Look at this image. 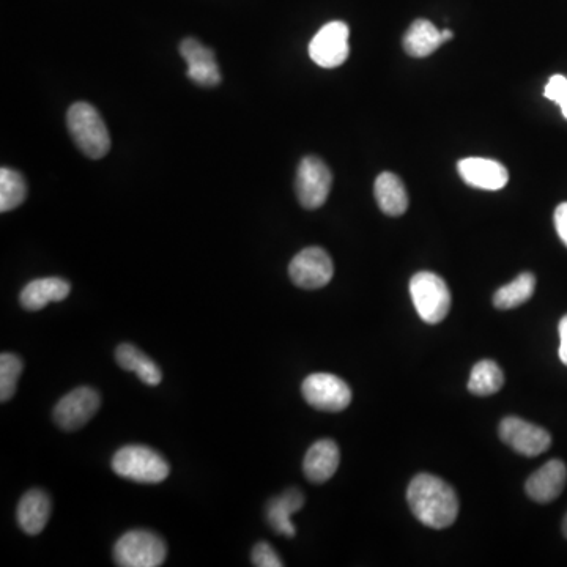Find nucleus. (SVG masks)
<instances>
[{
    "mask_svg": "<svg viewBox=\"0 0 567 567\" xmlns=\"http://www.w3.org/2000/svg\"><path fill=\"white\" fill-rule=\"evenodd\" d=\"M21 372H23V360L13 353H2L0 356V401L8 402L15 396Z\"/></svg>",
    "mask_w": 567,
    "mask_h": 567,
    "instance_id": "obj_25",
    "label": "nucleus"
},
{
    "mask_svg": "<svg viewBox=\"0 0 567 567\" xmlns=\"http://www.w3.org/2000/svg\"><path fill=\"white\" fill-rule=\"evenodd\" d=\"M407 501L413 516L434 530L451 527L459 514V498L453 487L429 473H421L410 482Z\"/></svg>",
    "mask_w": 567,
    "mask_h": 567,
    "instance_id": "obj_1",
    "label": "nucleus"
},
{
    "mask_svg": "<svg viewBox=\"0 0 567 567\" xmlns=\"http://www.w3.org/2000/svg\"><path fill=\"white\" fill-rule=\"evenodd\" d=\"M457 171L462 180L473 188L498 191L508 185V171L498 161L487 158H465L457 164Z\"/></svg>",
    "mask_w": 567,
    "mask_h": 567,
    "instance_id": "obj_13",
    "label": "nucleus"
},
{
    "mask_svg": "<svg viewBox=\"0 0 567 567\" xmlns=\"http://www.w3.org/2000/svg\"><path fill=\"white\" fill-rule=\"evenodd\" d=\"M301 393L311 407L322 412H342L352 402L350 386L327 372L309 375L301 385Z\"/></svg>",
    "mask_w": 567,
    "mask_h": 567,
    "instance_id": "obj_6",
    "label": "nucleus"
},
{
    "mask_svg": "<svg viewBox=\"0 0 567 567\" xmlns=\"http://www.w3.org/2000/svg\"><path fill=\"white\" fill-rule=\"evenodd\" d=\"M27 185L19 172L2 167L0 169V212H12L26 201Z\"/></svg>",
    "mask_w": 567,
    "mask_h": 567,
    "instance_id": "obj_24",
    "label": "nucleus"
},
{
    "mask_svg": "<svg viewBox=\"0 0 567 567\" xmlns=\"http://www.w3.org/2000/svg\"><path fill=\"white\" fill-rule=\"evenodd\" d=\"M560 360L567 366V315H564L560 322Z\"/></svg>",
    "mask_w": 567,
    "mask_h": 567,
    "instance_id": "obj_29",
    "label": "nucleus"
},
{
    "mask_svg": "<svg viewBox=\"0 0 567 567\" xmlns=\"http://www.w3.org/2000/svg\"><path fill=\"white\" fill-rule=\"evenodd\" d=\"M563 533H564V536H566V538H567V514H566V517H564V520H563Z\"/></svg>",
    "mask_w": 567,
    "mask_h": 567,
    "instance_id": "obj_31",
    "label": "nucleus"
},
{
    "mask_svg": "<svg viewBox=\"0 0 567 567\" xmlns=\"http://www.w3.org/2000/svg\"><path fill=\"white\" fill-rule=\"evenodd\" d=\"M166 555V544L152 531H128L114 547L115 564L120 567H158Z\"/></svg>",
    "mask_w": 567,
    "mask_h": 567,
    "instance_id": "obj_5",
    "label": "nucleus"
},
{
    "mask_svg": "<svg viewBox=\"0 0 567 567\" xmlns=\"http://www.w3.org/2000/svg\"><path fill=\"white\" fill-rule=\"evenodd\" d=\"M251 560L252 564L257 567L284 566L278 553H276L275 549H273L270 544H267V542H259V544L252 549Z\"/></svg>",
    "mask_w": 567,
    "mask_h": 567,
    "instance_id": "obj_27",
    "label": "nucleus"
},
{
    "mask_svg": "<svg viewBox=\"0 0 567 567\" xmlns=\"http://www.w3.org/2000/svg\"><path fill=\"white\" fill-rule=\"evenodd\" d=\"M333 175L327 164L317 156H306L298 166L297 196L300 204L308 210L322 207L330 196Z\"/></svg>",
    "mask_w": 567,
    "mask_h": 567,
    "instance_id": "obj_7",
    "label": "nucleus"
},
{
    "mask_svg": "<svg viewBox=\"0 0 567 567\" xmlns=\"http://www.w3.org/2000/svg\"><path fill=\"white\" fill-rule=\"evenodd\" d=\"M68 131L84 155L100 160L111 150V136L100 112L92 104H73L67 114Z\"/></svg>",
    "mask_w": 567,
    "mask_h": 567,
    "instance_id": "obj_2",
    "label": "nucleus"
},
{
    "mask_svg": "<svg viewBox=\"0 0 567 567\" xmlns=\"http://www.w3.org/2000/svg\"><path fill=\"white\" fill-rule=\"evenodd\" d=\"M443 43H446V41L443 35H441V30H438L427 19L415 21L404 37L405 52H407L408 56L418 57V59L430 56Z\"/></svg>",
    "mask_w": 567,
    "mask_h": 567,
    "instance_id": "obj_20",
    "label": "nucleus"
},
{
    "mask_svg": "<svg viewBox=\"0 0 567 567\" xmlns=\"http://www.w3.org/2000/svg\"><path fill=\"white\" fill-rule=\"evenodd\" d=\"M115 360L125 371L134 372V374L138 375L141 378V382H144L145 385H160L161 378H163L160 367L156 366L155 361L150 360L149 356L144 355L134 345H119L117 352H115Z\"/></svg>",
    "mask_w": 567,
    "mask_h": 567,
    "instance_id": "obj_21",
    "label": "nucleus"
},
{
    "mask_svg": "<svg viewBox=\"0 0 567 567\" xmlns=\"http://www.w3.org/2000/svg\"><path fill=\"white\" fill-rule=\"evenodd\" d=\"M350 29L342 21H333L323 26L309 43V56L319 67H341L349 59Z\"/></svg>",
    "mask_w": 567,
    "mask_h": 567,
    "instance_id": "obj_9",
    "label": "nucleus"
},
{
    "mask_svg": "<svg viewBox=\"0 0 567 567\" xmlns=\"http://www.w3.org/2000/svg\"><path fill=\"white\" fill-rule=\"evenodd\" d=\"M70 292V282L65 281V279H35L24 287L19 301L27 311H40V309H45L49 303L65 300Z\"/></svg>",
    "mask_w": 567,
    "mask_h": 567,
    "instance_id": "obj_16",
    "label": "nucleus"
},
{
    "mask_svg": "<svg viewBox=\"0 0 567 567\" xmlns=\"http://www.w3.org/2000/svg\"><path fill=\"white\" fill-rule=\"evenodd\" d=\"M544 97L549 98L553 103L558 104L563 112L564 119L567 120V78L566 76L555 75L549 79L545 86Z\"/></svg>",
    "mask_w": 567,
    "mask_h": 567,
    "instance_id": "obj_26",
    "label": "nucleus"
},
{
    "mask_svg": "<svg viewBox=\"0 0 567 567\" xmlns=\"http://www.w3.org/2000/svg\"><path fill=\"white\" fill-rule=\"evenodd\" d=\"M339 460L341 454L333 440L317 441L304 456V475L314 484H323L333 478L334 473L338 471Z\"/></svg>",
    "mask_w": 567,
    "mask_h": 567,
    "instance_id": "obj_15",
    "label": "nucleus"
},
{
    "mask_svg": "<svg viewBox=\"0 0 567 567\" xmlns=\"http://www.w3.org/2000/svg\"><path fill=\"white\" fill-rule=\"evenodd\" d=\"M441 35H443V38H445V41H449V40H451V38L454 37L453 32H451V30H449V29L441 30Z\"/></svg>",
    "mask_w": 567,
    "mask_h": 567,
    "instance_id": "obj_30",
    "label": "nucleus"
},
{
    "mask_svg": "<svg viewBox=\"0 0 567 567\" xmlns=\"http://www.w3.org/2000/svg\"><path fill=\"white\" fill-rule=\"evenodd\" d=\"M567 481V468L561 460L553 459L542 465L525 484L528 497L536 503H550L563 493Z\"/></svg>",
    "mask_w": 567,
    "mask_h": 567,
    "instance_id": "obj_14",
    "label": "nucleus"
},
{
    "mask_svg": "<svg viewBox=\"0 0 567 567\" xmlns=\"http://www.w3.org/2000/svg\"><path fill=\"white\" fill-rule=\"evenodd\" d=\"M180 54L188 63V78L202 87H215L221 82L215 54L194 38H186L180 45Z\"/></svg>",
    "mask_w": 567,
    "mask_h": 567,
    "instance_id": "obj_12",
    "label": "nucleus"
},
{
    "mask_svg": "<svg viewBox=\"0 0 567 567\" xmlns=\"http://www.w3.org/2000/svg\"><path fill=\"white\" fill-rule=\"evenodd\" d=\"M498 432L506 445L525 457L541 456L552 445V437L547 430L516 416L504 418Z\"/></svg>",
    "mask_w": 567,
    "mask_h": 567,
    "instance_id": "obj_11",
    "label": "nucleus"
},
{
    "mask_svg": "<svg viewBox=\"0 0 567 567\" xmlns=\"http://www.w3.org/2000/svg\"><path fill=\"white\" fill-rule=\"evenodd\" d=\"M111 465L115 475L139 484H158L171 473L166 459L149 446H123L112 457Z\"/></svg>",
    "mask_w": 567,
    "mask_h": 567,
    "instance_id": "obj_3",
    "label": "nucleus"
},
{
    "mask_svg": "<svg viewBox=\"0 0 567 567\" xmlns=\"http://www.w3.org/2000/svg\"><path fill=\"white\" fill-rule=\"evenodd\" d=\"M410 295L416 312L424 322L437 325L451 309V292L446 282L430 271H419L410 281Z\"/></svg>",
    "mask_w": 567,
    "mask_h": 567,
    "instance_id": "obj_4",
    "label": "nucleus"
},
{
    "mask_svg": "<svg viewBox=\"0 0 567 567\" xmlns=\"http://www.w3.org/2000/svg\"><path fill=\"white\" fill-rule=\"evenodd\" d=\"M536 278L533 273H522L514 281L501 287L493 295V306L497 309H516L533 297Z\"/></svg>",
    "mask_w": 567,
    "mask_h": 567,
    "instance_id": "obj_22",
    "label": "nucleus"
},
{
    "mask_svg": "<svg viewBox=\"0 0 567 567\" xmlns=\"http://www.w3.org/2000/svg\"><path fill=\"white\" fill-rule=\"evenodd\" d=\"M504 375L495 361L482 360L473 367L470 380H468V391L475 396H492L503 388Z\"/></svg>",
    "mask_w": 567,
    "mask_h": 567,
    "instance_id": "obj_23",
    "label": "nucleus"
},
{
    "mask_svg": "<svg viewBox=\"0 0 567 567\" xmlns=\"http://www.w3.org/2000/svg\"><path fill=\"white\" fill-rule=\"evenodd\" d=\"M556 232L560 235L561 241L567 246V202L558 205L555 210Z\"/></svg>",
    "mask_w": 567,
    "mask_h": 567,
    "instance_id": "obj_28",
    "label": "nucleus"
},
{
    "mask_svg": "<svg viewBox=\"0 0 567 567\" xmlns=\"http://www.w3.org/2000/svg\"><path fill=\"white\" fill-rule=\"evenodd\" d=\"M375 199L382 212L390 216H401L407 212L408 196L404 183L397 175L383 172L375 180Z\"/></svg>",
    "mask_w": 567,
    "mask_h": 567,
    "instance_id": "obj_19",
    "label": "nucleus"
},
{
    "mask_svg": "<svg viewBox=\"0 0 567 567\" xmlns=\"http://www.w3.org/2000/svg\"><path fill=\"white\" fill-rule=\"evenodd\" d=\"M51 516V500L43 490H29L18 504V523L24 533L37 536Z\"/></svg>",
    "mask_w": 567,
    "mask_h": 567,
    "instance_id": "obj_18",
    "label": "nucleus"
},
{
    "mask_svg": "<svg viewBox=\"0 0 567 567\" xmlns=\"http://www.w3.org/2000/svg\"><path fill=\"white\" fill-rule=\"evenodd\" d=\"M289 275L293 284L301 289H322L333 279V260L325 249L317 246L303 249L290 262Z\"/></svg>",
    "mask_w": 567,
    "mask_h": 567,
    "instance_id": "obj_8",
    "label": "nucleus"
},
{
    "mask_svg": "<svg viewBox=\"0 0 567 567\" xmlns=\"http://www.w3.org/2000/svg\"><path fill=\"white\" fill-rule=\"evenodd\" d=\"M100 405V394L90 386H81L60 399L54 408V419L63 430H78L97 415Z\"/></svg>",
    "mask_w": 567,
    "mask_h": 567,
    "instance_id": "obj_10",
    "label": "nucleus"
},
{
    "mask_svg": "<svg viewBox=\"0 0 567 567\" xmlns=\"http://www.w3.org/2000/svg\"><path fill=\"white\" fill-rule=\"evenodd\" d=\"M304 506V495L301 490L289 489L273 498L268 503L267 519L270 527L286 538H293L297 528L292 523V516Z\"/></svg>",
    "mask_w": 567,
    "mask_h": 567,
    "instance_id": "obj_17",
    "label": "nucleus"
}]
</instances>
